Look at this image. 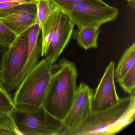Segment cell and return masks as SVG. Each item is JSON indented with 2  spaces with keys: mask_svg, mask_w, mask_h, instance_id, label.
Listing matches in <instances>:
<instances>
[{
  "mask_svg": "<svg viewBox=\"0 0 135 135\" xmlns=\"http://www.w3.org/2000/svg\"><path fill=\"white\" fill-rule=\"evenodd\" d=\"M135 118V94L122 98L115 105L92 113L62 135H113L132 123Z\"/></svg>",
  "mask_w": 135,
  "mask_h": 135,
  "instance_id": "6da1fadb",
  "label": "cell"
},
{
  "mask_svg": "<svg viewBox=\"0 0 135 135\" xmlns=\"http://www.w3.org/2000/svg\"><path fill=\"white\" fill-rule=\"evenodd\" d=\"M43 107L51 115L63 121L71 109L76 92L78 73L74 63L65 58L54 64Z\"/></svg>",
  "mask_w": 135,
  "mask_h": 135,
  "instance_id": "7a4b0ae2",
  "label": "cell"
},
{
  "mask_svg": "<svg viewBox=\"0 0 135 135\" xmlns=\"http://www.w3.org/2000/svg\"><path fill=\"white\" fill-rule=\"evenodd\" d=\"M51 76V69L43 58L25 76L16 90L13 100L16 109L34 112L42 106Z\"/></svg>",
  "mask_w": 135,
  "mask_h": 135,
  "instance_id": "3957f363",
  "label": "cell"
},
{
  "mask_svg": "<svg viewBox=\"0 0 135 135\" xmlns=\"http://www.w3.org/2000/svg\"><path fill=\"white\" fill-rule=\"evenodd\" d=\"M12 114L22 135H62L66 130L63 121L51 115L43 106L34 112L16 110Z\"/></svg>",
  "mask_w": 135,
  "mask_h": 135,
  "instance_id": "277c9868",
  "label": "cell"
},
{
  "mask_svg": "<svg viewBox=\"0 0 135 135\" xmlns=\"http://www.w3.org/2000/svg\"><path fill=\"white\" fill-rule=\"evenodd\" d=\"M58 8L78 27L85 25L101 27L117 18L118 10L109 5L83 3L70 4L54 2Z\"/></svg>",
  "mask_w": 135,
  "mask_h": 135,
  "instance_id": "5b68a950",
  "label": "cell"
},
{
  "mask_svg": "<svg viewBox=\"0 0 135 135\" xmlns=\"http://www.w3.org/2000/svg\"><path fill=\"white\" fill-rule=\"evenodd\" d=\"M27 49L28 33L26 31L17 36L5 54L0 77L9 92L18 88V78L26 61Z\"/></svg>",
  "mask_w": 135,
  "mask_h": 135,
  "instance_id": "8992f818",
  "label": "cell"
},
{
  "mask_svg": "<svg viewBox=\"0 0 135 135\" xmlns=\"http://www.w3.org/2000/svg\"><path fill=\"white\" fill-rule=\"evenodd\" d=\"M114 73L115 63L111 61L94 90L91 103L93 113L110 108L120 102L121 98L118 96L115 88Z\"/></svg>",
  "mask_w": 135,
  "mask_h": 135,
  "instance_id": "52a82bcc",
  "label": "cell"
},
{
  "mask_svg": "<svg viewBox=\"0 0 135 135\" xmlns=\"http://www.w3.org/2000/svg\"><path fill=\"white\" fill-rule=\"evenodd\" d=\"M94 93V90L84 83H80L77 87L72 105L63 120L66 128L65 131L76 127L92 113L91 103Z\"/></svg>",
  "mask_w": 135,
  "mask_h": 135,
  "instance_id": "ba28073f",
  "label": "cell"
},
{
  "mask_svg": "<svg viewBox=\"0 0 135 135\" xmlns=\"http://www.w3.org/2000/svg\"><path fill=\"white\" fill-rule=\"evenodd\" d=\"M75 26L68 16L61 11L56 29L45 56L50 69L69 42Z\"/></svg>",
  "mask_w": 135,
  "mask_h": 135,
  "instance_id": "9c48e42d",
  "label": "cell"
},
{
  "mask_svg": "<svg viewBox=\"0 0 135 135\" xmlns=\"http://www.w3.org/2000/svg\"><path fill=\"white\" fill-rule=\"evenodd\" d=\"M17 36L37 24V7L36 3L20 4L11 15L0 19Z\"/></svg>",
  "mask_w": 135,
  "mask_h": 135,
  "instance_id": "30bf717a",
  "label": "cell"
},
{
  "mask_svg": "<svg viewBox=\"0 0 135 135\" xmlns=\"http://www.w3.org/2000/svg\"><path fill=\"white\" fill-rule=\"evenodd\" d=\"M28 49L26 61L18 80V87L25 76L39 62L41 48L38 45V39L41 29L36 24L27 30Z\"/></svg>",
  "mask_w": 135,
  "mask_h": 135,
  "instance_id": "8fae6325",
  "label": "cell"
},
{
  "mask_svg": "<svg viewBox=\"0 0 135 135\" xmlns=\"http://www.w3.org/2000/svg\"><path fill=\"white\" fill-rule=\"evenodd\" d=\"M100 27L85 25L78 27L73 30L72 37L80 46L86 50L98 48V39Z\"/></svg>",
  "mask_w": 135,
  "mask_h": 135,
  "instance_id": "7c38bea8",
  "label": "cell"
},
{
  "mask_svg": "<svg viewBox=\"0 0 135 135\" xmlns=\"http://www.w3.org/2000/svg\"><path fill=\"white\" fill-rule=\"evenodd\" d=\"M61 11L57 6L46 20L41 27L42 33L41 46V56L44 57L55 33L60 17Z\"/></svg>",
  "mask_w": 135,
  "mask_h": 135,
  "instance_id": "4fadbf2b",
  "label": "cell"
},
{
  "mask_svg": "<svg viewBox=\"0 0 135 135\" xmlns=\"http://www.w3.org/2000/svg\"><path fill=\"white\" fill-rule=\"evenodd\" d=\"M135 43L134 42L126 50L119 60L114 75V78L117 82L122 79L135 64Z\"/></svg>",
  "mask_w": 135,
  "mask_h": 135,
  "instance_id": "5bb4252c",
  "label": "cell"
},
{
  "mask_svg": "<svg viewBox=\"0 0 135 135\" xmlns=\"http://www.w3.org/2000/svg\"><path fill=\"white\" fill-rule=\"evenodd\" d=\"M22 135L18 128L12 113L0 114V135Z\"/></svg>",
  "mask_w": 135,
  "mask_h": 135,
  "instance_id": "9a60e30c",
  "label": "cell"
},
{
  "mask_svg": "<svg viewBox=\"0 0 135 135\" xmlns=\"http://www.w3.org/2000/svg\"><path fill=\"white\" fill-rule=\"evenodd\" d=\"M56 7L52 0H37V24H38L40 28Z\"/></svg>",
  "mask_w": 135,
  "mask_h": 135,
  "instance_id": "2e32d148",
  "label": "cell"
},
{
  "mask_svg": "<svg viewBox=\"0 0 135 135\" xmlns=\"http://www.w3.org/2000/svg\"><path fill=\"white\" fill-rule=\"evenodd\" d=\"M16 110L13 98L0 77V114L10 113Z\"/></svg>",
  "mask_w": 135,
  "mask_h": 135,
  "instance_id": "e0dca14e",
  "label": "cell"
},
{
  "mask_svg": "<svg viewBox=\"0 0 135 135\" xmlns=\"http://www.w3.org/2000/svg\"><path fill=\"white\" fill-rule=\"evenodd\" d=\"M118 83L126 93L129 95L135 94V63Z\"/></svg>",
  "mask_w": 135,
  "mask_h": 135,
  "instance_id": "ac0fdd59",
  "label": "cell"
},
{
  "mask_svg": "<svg viewBox=\"0 0 135 135\" xmlns=\"http://www.w3.org/2000/svg\"><path fill=\"white\" fill-rule=\"evenodd\" d=\"M17 35L7 26L0 22V43L9 47L15 41Z\"/></svg>",
  "mask_w": 135,
  "mask_h": 135,
  "instance_id": "d6986e66",
  "label": "cell"
},
{
  "mask_svg": "<svg viewBox=\"0 0 135 135\" xmlns=\"http://www.w3.org/2000/svg\"><path fill=\"white\" fill-rule=\"evenodd\" d=\"M20 4L16 3H1L0 19L11 14L15 11L16 6Z\"/></svg>",
  "mask_w": 135,
  "mask_h": 135,
  "instance_id": "ffe728a7",
  "label": "cell"
},
{
  "mask_svg": "<svg viewBox=\"0 0 135 135\" xmlns=\"http://www.w3.org/2000/svg\"><path fill=\"white\" fill-rule=\"evenodd\" d=\"M54 2L63 3L67 4H75L88 3L101 5H107L103 0H52Z\"/></svg>",
  "mask_w": 135,
  "mask_h": 135,
  "instance_id": "44dd1931",
  "label": "cell"
},
{
  "mask_svg": "<svg viewBox=\"0 0 135 135\" xmlns=\"http://www.w3.org/2000/svg\"><path fill=\"white\" fill-rule=\"evenodd\" d=\"M8 48V46L0 43V72L2 71L4 56Z\"/></svg>",
  "mask_w": 135,
  "mask_h": 135,
  "instance_id": "7402d4cb",
  "label": "cell"
},
{
  "mask_svg": "<svg viewBox=\"0 0 135 135\" xmlns=\"http://www.w3.org/2000/svg\"><path fill=\"white\" fill-rule=\"evenodd\" d=\"M37 0H0L1 3H36Z\"/></svg>",
  "mask_w": 135,
  "mask_h": 135,
  "instance_id": "603a6c76",
  "label": "cell"
},
{
  "mask_svg": "<svg viewBox=\"0 0 135 135\" xmlns=\"http://www.w3.org/2000/svg\"><path fill=\"white\" fill-rule=\"evenodd\" d=\"M128 2L129 6L130 8L134 9L135 7V0H126Z\"/></svg>",
  "mask_w": 135,
  "mask_h": 135,
  "instance_id": "cb8c5ba5",
  "label": "cell"
}]
</instances>
